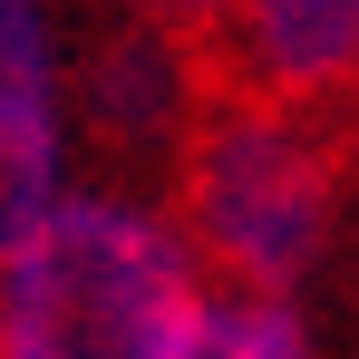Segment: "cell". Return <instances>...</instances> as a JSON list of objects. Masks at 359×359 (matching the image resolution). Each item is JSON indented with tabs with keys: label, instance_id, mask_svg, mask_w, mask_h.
Instances as JSON below:
<instances>
[{
	"label": "cell",
	"instance_id": "5b68a950",
	"mask_svg": "<svg viewBox=\"0 0 359 359\" xmlns=\"http://www.w3.org/2000/svg\"><path fill=\"white\" fill-rule=\"evenodd\" d=\"M214 29L233 49V88L301 107L359 88V0H233Z\"/></svg>",
	"mask_w": 359,
	"mask_h": 359
},
{
	"label": "cell",
	"instance_id": "3957f363",
	"mask_svg": "<svg viewBox=\"0 0 359 359\" xmlns=\"http://www.w3.org/2000/svg\"><path fill=\"white\" fill-rule=\"evenodd\" d=\"M68 107H78V146H97L107 165H156L184 156V136L204 117V68H194V29L165 10H126L107 20L78 59H68Z\"/></svg>",
	"mask_w": 359,
	"mask_h": 359
},
{
	"label": "cell",
	"instance_id": "7a4b0ae2",
	"mask_svg": "<svg viewBox=\"0 0 359 359\" xmlns=\"http://www.w3.org/2000/svg\"><path fill=\"white\" fill-rule=\"evenodd\" d=\"M175 214L194 252L214 262V282L233 292L292 301L340 233V146L301 97L224 88L204 97V117L175 156Z\"/></svg>",
	"mask_w": 359,
	"mask_h": 359
},
{
	"label": "cell",
	"instance_id": "8992f818",
	"mask_svg": "<svg viewBox=\"0 0 359 359\" xmlns=\"http://www.w3.org/2000/svg\"><path fill=\"white\" fill-rule=\"evenodd\" d=\"M204 359H320V350H311V330H301L292 301L224 292V311H214V350H204Z\"/></svg>",
	"mask_w": 359,
	"mask_h": 359
},
{
	"label": "cell",
	"instance_id": "277c9868",
	"mask_svg": "<svg viewBox=\"0 0 359 359\" xmlns=\"http://www.w3.org/2000/svg\"><path fill=\"white\" fill-rule=\"evenodd\" d=\"M68 156H78V107H68L59 10L0 0V252L59 204Z\"/></svg>",
	"mask_w": 359,
	"mask_h": 359
},
{
	"label": "cell",
	"instance_id": "6da1fadb",
	"mask_svg": "<svg viewBox=\"0 0 359 359\" xmlns=\"http://www.w3.org/2000/svg\"><path fill=\"white\" fill-rule=\"evenodd\" d=\"M214 311L224 292L184 214L126 175H68L0 252V359H204Z\"/></svg>",
	"mask_w": 359,
	"mask_h": 359
},
{
	"label": "cell",
	"instance_id": "52a82bcc",
	"mask_svg": "<svg viewBox=\"0 0 359 359\" xmlns=\"http://www.w3.org/2000/svg\"><path fill=\"white\" fill-rule=\"evenodd\" d=\"M136 10H165V20H184V29H214L233 0H136Z\"/></svg>",
	"mask_w": 359,
	"mask_h": 359
}]
</instances>
